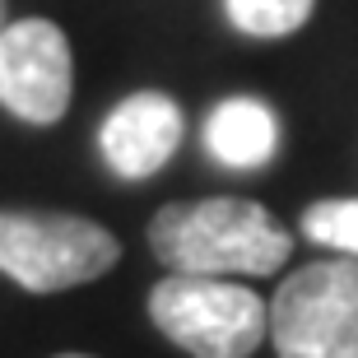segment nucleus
<instances>
[{
  "label": "nucleus",
  "mask_w": 358,
  "mask_h": 358,
  "mask_svg": "<svg viewBox=\"0 0 358 358\" xmlns=\"http://www.w3.org/2000/svg\"><path fill=\"white\" fill-rule=\"evenodd\" d=\"M149 247L173 275L228 279V275H275L293 252V238L275 214L242 196L177 200L149 219Z\"/></svg>",
  "instance_id": "1"
},
{
  "label": "nucleus",
  "mask_w": 358,
  "mask_h": 358,
  "mask_svg": "<svg viewBox=\"0 0 358 358\" xmlns=\"http://www.w3.org/2000/svg\"><path fill=\"white\" fill-rule=\"evenodd\" d=\"M149 321L191 358H252L270 335V303L247 284L168 275L149 293Z\"/></svg>",
  "instance_id": "2"
},
{
  "label": "nucleus",
  "mask_w": 358,
  "mask_h": 358,
  "mask_svg": "<svg viewBox=\"0 0 358 358\" xmlns=\"http://www.w3.org/2000/svg\"><path fill=\"white\" fill-rule=\"evenodd\" d=\"M121 261V242L80 214L0 210V275L28 293H61L107 275Z\"/></svg>",
  "instance_id": "3"
},
{
  "label": "nucleus",
  "mask_w": 358,
  "mask_h": 358,
  "mask_svg": "<svg viewBox=\"0 0 358 358\" xmlns=\"http://www.w3.org/2000/svg\"><path fill=\"white\" fill-rule=\"evenodd\" d=\"M279 358H358V256L293 270L270 303Z\"/></svg>",
  "instance_id": "4"
},
{
  "label": "nucleus",
  "mask_w": 358,
  "mask_h": 358,
  "mask_svg": "<svg viewBox=\"0 0 358 358\" xmlns=\"http://www.w3.org/2000/svg\"><path fill=\"white\" fill-rule=\"evenodd\" d=\"M75 61L52 19H19L0 33V103L28 126H56L70 107Z\"/></svg>",
  "instance_id": "5"
},
{
  "label": "nucleus",
  "mask_w": 358,
  "mask_h": 358,
  "mask_svg": "<svg viewBox=\"0 0 358 358\" xmlns=\"http://www.w3.org/2000/svg\"><path fill=\"white\" fill-rule=\"evenodd\" d=\"M182 131H186L182 107L168 93H135L103 121L98 145H103V159L112 173L140 182V177L159 173L177 154Z\"/></svg>",
  "instance_id": "6"
},
{
  "label": "nucleus",
  "mask_w": 358,
  "mask_h": 358,
  "mask_svg": "<svg viewBox=\"0 0 358 358\" xmlns=\"http://www.w3.org/2000/svg\"><path fill=\"white\" fill-rule=\"evenodd\" d=\"M205 145L228 168H261L279 149V121L256 98H228L205 121Z\"/></svg>",
  "instance_id": "7"
},
{
  "label": "nucleus",
  "mask_w": 358,
  "mask_h": 358,
  "mask_svg": "<svg viewBox=\"0 0 358 358\" xmlns=\"http://www.w3.org/2000/svg\"><path fill=\"white\" fill-rule=\"evenodd\" d=\"M312 5L317 0H228V19L252 38H289L312 19Z\"/></svg>",
  "instance_id": "8"
},
{
  "label": "nucleus",
  "mask_w": 358,
  "mask_h": 358,
  "mask_svg": "<svg viewBox=\"0 0 358 358\" xmlns=\"http://www.w3.org/2000/svg\"><path fill=\"white\" fill-rule=\"evenodd\" d=\"M303 233L321 247L358 256V200H317V205H307Z\"/></svg>",
  "instance_id": "9"
},
{
  "label": "nucleus",
  "mask_w": 358,
  "mask_h": 358,
  "mask_svg": "<svg viewBox=\"0 0 358 358\" xmlns=\"http://www.w3.org/2000/svg\"><path fill=\"white\" fill-rule=\"evenodd\" d=\"M56 358H89V354H56Z\"/></svg>",
  "instance_id": "10"
}]
</instances>
